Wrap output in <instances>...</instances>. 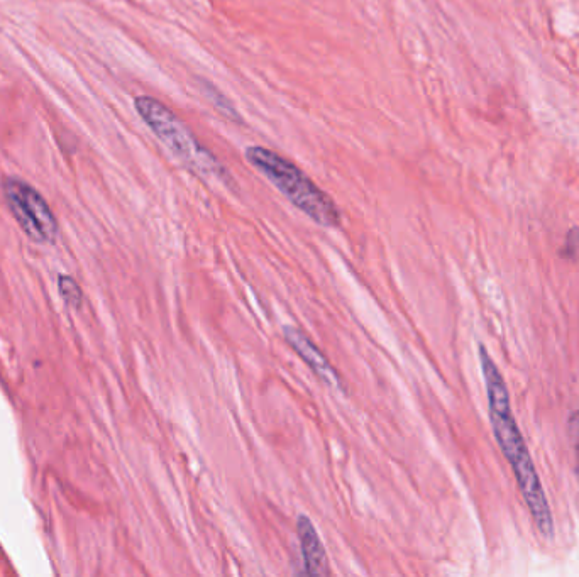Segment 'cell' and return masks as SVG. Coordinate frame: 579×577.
I'll return each instance as SVG.
<instances>
[{"mask_svg":"<svg viewBox=\"0 0 579 577\" xmlns=\"http://www.w3.org/2000/svg\"><path fill=\"white\" fill-rule=\"evenodd\" d=\"M134 107L138 110L139 117L146 122V126L155 132L156 138L160 139L183 165L231 185V175L226 168L209 149L199 143V139L193 136L185 122L180 121L173 110L148 95H141L134 100Z\"/></svg>","mask_w":579,"mask_h":577,"instance_id":"cell-3","label":"cell"},{"mask_svg":"<svg viewBox=\"0 0 579 577\" xmlns=\"http://www.w3.org/2000/svg\"><path fill=\"white\" fill-rule=\"evenodd\" d=\"M60 292L63 300L70 305V307H78L82 303V292H80V286L68 278V276H61L60 278Z\"/></svg>","mask_w":579,"mask_h":577,"instance_id":"cell-8","label":"cell"},{"mask_svg":"<svg viewBox=\"0 0 579 577\" xmlns=\"http://www.w3.org/2000/svg\"><path fill=\"white\" fill-rule=\"evenodd\" d=\"M283 337H285L288 346L297 352V356L304 359V363L314 371L315 376H319L320 380L324 381L327 386H331V388L344 390L339 373L329 363V359L324 356V352L320 351L319 347L310 341V337L305 332L297 329V327H292V325H287V327H283Z\"/></svg>","mask_w":579,"mask_h":577,"instance_id":"cell-5","label":"cell"},{"mask_svg":"<svg viewBox=\"0 0 579 577\" xmlns=\"http://www.w3.org/2000/svg\"><path fill=\"white\" fill-rule=\"evenodd\" d=\"M568 435L571 444H573L574 454H576V466H578L579 474V410L569 415Z\"/></svg>","mask_w":579,"mask_h":577,"instance_id":"cell-10","label":"cell"},{"mask_svg":"<svg viewBox=\"0 0 579 577\" xmlns=\"http://www.w3.org/2000/svg\"><path fill=\"white\" fill-rule=\"evenodd\" d=\"M4 195L17 224L36 242L55 241L58 224L55 215L41 197L28 183L11 178L4 183Z\"/></svg>","mask_w":579,"mask_h":577,"instance_id":"cell-4","label":"cell"},{"mask_svg":"<svg viewBox=\"0 0 579 577\" xmlns=\"http://www.w3.org/2000/svg\"><path fill=\"white\" fill-rule=\"evenodd\" d=\"M246 160L315 224L322 227L341 226V212L334 200L295 163L263 146L246 149Z\"/></svg>","mask_w":579,"mask_h":577,"instance_id":"cell-2","label":"cell"},{"mask_svg":"<svg viewBox=\"0 0 579 577\" xmlns=\"http://www.w3.org/2000/svg\"><path fill=\"white\" fill-rule=\"evenodd\" d=\"M297 535L304 557V572L307 576H329V559H327L326 547L322 544L314 523L309 517L300 515L297 520Z\"/></svg>","mask_w":579,"mask_h":577,"instance_id":"cell-6","label":"cell"},{"mask_svg":"<svg viewBox=\"0 0 579 577\" xmlns=\"http://www.w3.org/2000/svg\"><path fill=\"white\" fill-rule=\"evenodd\" d=\"M561 253H563L564 258L579 261V227H573V229L566 234Z\"/></svg>","mask_w":579,"mask_h":577,"instance_id":"cell-9","label":"cell"},{"mask_svg":"<svg viewBox=\"0 0 579 577\" xmlns=\"http://www.w3.org/2000/svg\"><path fill=\"white\" fill-rule=\"evenodd\" d=\"M200 87H202L205 95H207V99H210V102L216 105V109L219 110L221 114H224V117H227V119L232 122H241V116H239L238 110L234 109V105H232L212 83L202 82L200 83Z\"/></svg>","mask_w":579,"mask_h":577,"instance_id":"cell-7","label":"cell"},{"mask_svg":"<svg viewBox=\"0 0 579 577\" xmlns=\"http://www.w3.org/2000/svg\"><path fill=\"white\" fill-rule=\"evenodd\" d=\"M478 354H480L481 373H483V380H485L491 430L495 434L498 447L502 449L503 456L515 474V479H517V484L522 491V496L527 503L535 527L544 537L551 539L554 535L551 506H549L546 491L542 488L541 478L537 474L534 461L530 457L529 449H527V444H525L522 432H520L519 424L513 417L507 383H505L502 371L498 369L497 363L493 361L485 346H480Z\"/></svg>","mask_w":579,"mask_h":577,"instance_id":"cell-1","label":"cell"}]
</instances>
